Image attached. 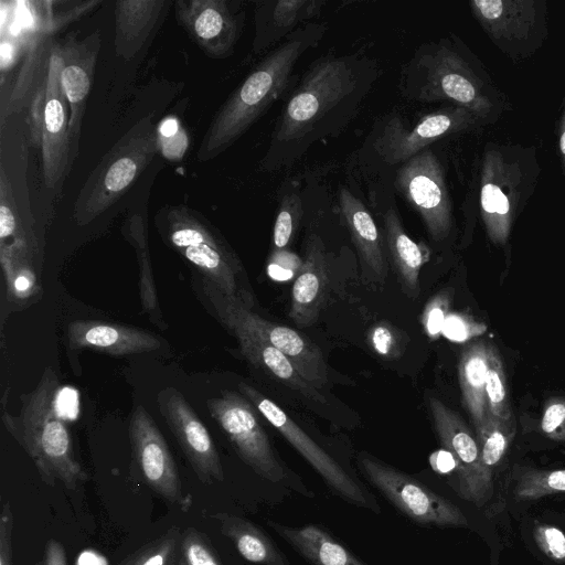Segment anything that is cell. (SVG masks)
I'll use <instances>...</instances> for the list:
<instances>
[{
  "mask_svg": "<svg viewBox=\"0 0 565 565\" xmlns=\"http://www.w3.org/2000/svg\"><path fill=\"white\" fill-rule=\"evenodd\" d=\"M513 436L514 420L502 422L490 414L486 425L477 433L482 468L491 484L492 470L504 456Z\"/></svg>",
  "mask_w": 565,
  "mask_h": 565,
  "instance_id": "836d02e7",
  "label": "cell"
},
{
  "mask_svg": "<svg viewBox=\"0 0 565 565\" xmlns=\"http://www.w3.org/2000/svg\"><path fill=\"white\" fill-rule=\"evenodd\" d=\"M326 31V23L301 25L258 63L210 122L198 149L200 162L224 152L279 98L300 56L316 46Z\"/></svg>",
  "mask_w": 565,
  "mask_h": 565,
  "instance_id": "7a4b0ae2",
  "label": "cell"
},
{
  "mask_svg": "<svg viewBox=\"0 0 565 565\" xmlns=\"http://www.w3.org/2000/svg\"><path fill=\"white\" fill-rule=\"evenodd\" d=\"M339 205L363 265L376 280L387 275V262L380 231L364 204L349 190L341 189Z\"/></svg>",
  "mask_w": 565,
  "mask_h": 565,
  "instance_id": "d4e9b609",
  "label": "cell"
},
{
  "mask_svg": "<svg viewBox=\"0 0 565 565\" xmlns=\"http://www.w3.org/2000/svg\"><path fill=\"white\" fill-rule=\"evenodd\" d=\"M46 82L35 93L31 99L29 108V128L30 136L34 147L41 149L42 136H43V124H44V110L46 103Z\"/></svg>",
  "mask_w": 565,
  "mask_h": 565,
  "instance_id": "f6af8a7d",
  "label": "cell"
},
{
  "mask_svg": "<svg viewBox=\"0 0 565 565\" xmlns=\"http://www.w3.org/2000/svg\"><path fill=\"white\" fill-rule=\"evenodd\" d=\"M0 243L4 244L29 245L15 206L12 186L3 168L0 171Z\"/></svg>",
  "mask_w": 565,
  "mask_h": 565,
  "instance_id": "74e56055",
  "label": "cell"
},
{
  "mask_svg": "<svg viewBox=\"0 0 565 565\" xmlns=\"http://www.w3.org/2000/svg\"><path fill=\"white\" fill-rule=\"evenodd\" d=\"M484 124L468 109L452 105L426 114L411 128L398 117H392L384 122L374 147L384 162L404 163L444 137L473 130Z\"/></svg>",
  "mask_w": 565,
  "mask_h": 565,
  "instance_id": "4fadbf2b",
  "label": "cell"
},
{
  "mask_svg": "<svg viewBox=\"0 0 565 565\" xmlns=\"http://www.w3.org/2000/svg\"><path fill=\"white\" fill-rule=\"evenodd\" d=\"M328 284L324 245L316 234L307 238L305 258L291 290L289 318L299 328L312 326L322 309Z\"/></svg>",
  "mask_w": 565,
  "mask_h": 565,
  "instance_id": "7402d4cb",
  "label": "cell"
},
{
  "mask_svg": "<svg viewBox=\"0 0 565 565\" xmlns=\"http://www.w3.org/2000/svg\"><path fill=\"white\" fill-rule=\"evenodd\" d=\"M161 148L159 130L150 117L137 121L104 154L83 183L73 217L86 225L116 203Z\"/></svg>",
  "mask_w": 565,
  "mask_h": 565,
  "instance_id": "8992f818",
  "label": "cell"
},
{
  "mask_svg": "<svg viewBox=\"0 0 565 565\" xmlns=\"http://www.w3.org/2000/svg\"><path fill=\"white\" fill-rule=\"evenodd\" d=\"M238 390L335 492L355 504L370 507L369 498L361 486L317 445L285 411L247 383L241 382Z\"/></svg>",
  "mask_w": 565,
  "mask_h": 565,
  "instance_id": "5bb4252c",
  "label": "cell"
},
{
  "mask_svg": "<svg viewBox=\"0 0 565 565\" xmlns=\"http://www.w3.org/2000/svg\"><path fill=\"white\" fill-rule=\"evenodd\" d=\"M67 341L75 350L127 355L159 350L160 339L145 329L98 320H75L67 327Z\"/></svg>",
  "mask_w": 565,
  "mask_h": 565,
  "instance_id": "44dd1931",
  "label": "cell"
},
{
  "mask_svg": "<svg viewBox=\"0 0 565 565\" xmlns=\"http://www.w3.org/2000/svg\"><path fill=\"white\" fill-rule=\"evenodd\" d=\"M384 232L388 256L403 291L412 298L419 294V273L428 259L425 247L405 232L396 209L390 206L384 215Z\"/></svg>",
  "mask_w": 565,
  "mask_h": 565,
  "instance_id": "484cf974",
  "label": "cell"
},
{
  "mask_svg": "<svg viewBox=\"0 0 565 565\" xmlns=\"http://www.w3.org/2000/svg\"><path fill=\"white\" fill-rule=\"evenodd\" d=\"M565 492V469L531 470L519 477L514 495L519 501Z\"/></svg>",
  "mask_w": 565,
  "mask_h": 565,
  "instance_id": "8d00e7d4",
  "label": "cell"
},
{
  "mask_svg": "<svg viewBox=\"0 0 565 565\" xmlns=\"http://www.w3.org/2000/svg\"><path fill=\"white\" fill-rule=\"evenodd\" d=\"M170 4L166 0H118L115 3V52L128 61L156 29Z\"/></svg>",
  "mask_w": 565,
  "mask_h": 565,
  "instance_id": "cb8c5ba5",
  "label": "cell"
},
{
  "mask_svg": "<svg viewBox=\"0 0 565 565\" xmlns=\"http://www.w3.org/2000/svg\"><path fill=\"white\" fill-rule=\"evenodd\" d=\"M60 383L46 369L36 387L21 396V413L14 417L3 408L7 429L33 460L43 482L57 481L74 490L87 476L75 458L70 429L60 415Z\"/></svg>",
  "mask_w": 565,
  "mask_h": 565,
  "instance_id": "3957f363",
  "label": "cell"
},
{
  "mask_svg": "<svg viewBox=\"0 0 565 565\" xmlns=\"http://www.w3.org/2000/svg\"><path fill=\"white\" fill-rule=\"evenodd\" d=\"M100 44L99 31H94L83 39L68 35L58 43L61 85L68 106L72 159L78 152L84 110L92 88Z\"/></svg>",
  "mask_w": 565,
  "mask_h": 565,
  "instance_id": "ffe728a7",
  "label": "cell"
},
{
  "mask_svg": "<svg viewBox=\"0 0 565 565\" xmlns=\"http://www.w3.org/2000/svg\"><path fill=\"white\" fill-rule=\"evenodd\" d=\"M534 539L541 551L556 562H565V534L555 526L539 524Z\"/></svg>",
  "mask_w": 565,
  "mask_h": 565,
  "instance_id": "b9f144b4",
  "label": "cell"
},
{
  "mask_svg": "<svg viewBox=\"0 0 565 565\" xmlns=\"http://www.w3.org/2000/svg\"><path fill=\"white\" fill-rule=\"evenodd\" d=\"M128 431L145 482L166 501L185 509L189 501L183 494L177 465L163 435L143 406L134 409Z\"/></svg>",
  "mask_w": 565,
  "mask_h": 565,
  "instance_id": "9a60e30c",
  "label": "cell"
},
{
  "mask_svg": "<svg viewBox=\"0 0 565 565\" xmlns=\"http://www.w3.org/2000/svg\"><path fill=\"white\" fill-rule=\"evenodd\" d=\"M122 232L137 253L139 263V290L142 309L157 327L167 329L153 280L148 231L145 217L140 213L131 214L127 218Z\"/></svg>",
  "mask_w": 565,
  "mask_h": 565,
  "instance_id": "d6a6232c",
  "label": "cell"
},
{
  "mask_svg": "<svg viewBox=\"0 0 565 565\" xmlns=\"http://www.w3.org/2000/svg\"><path fill=\"white\" fill-rule=\"evenodd\" d=\"M41 152L44 184L54 189L63 182L73 160L68 106L61 85V57L56 42L50 57Z\"/></svg>",
  "mask_w": 565,
  "mask_h": 565,
  "instance_id": "d6986e66",
  "label": "cell"
},
{
  "mask_svg": "<svg viewBox=\"0 0 565 565\" xmlns=\"http://www.w3.org/2000/svg\"><path fill=\"white\" fill-rule=\"evenodd\" d=\"M166 244L191 264L223 294L242 298L243 267L218 230L199 211L184 204L167 205L154 216Z\"/></svg>",
  "mask_w": 565,
  "mask_h": 565,
  "instance_id": "5b68a950",
  "label": "cell"
},
{
  "mask_svg": "<svg viewBox=\"0 0 565 565\" xmlns=\"http://www.w3.org/2000/svg\"><path fill=\"white\" fill-rule=\"evenodd\" d=\"M404 90L419 102H448L480 117L497 120L509 106L481 61L456 35L419 49L404 72Z\"/></svg>",
  "mask_w": 565,
  "mask_h": 565,
  "instance_id": "6da1fadb",
  "label": "cell"
},
{
  "mask_svg": "<svg viewBox=\"0 0 565 565\" xmlns=\"http://www.w3.org/2000/svg\"><path fill=\"white\" fill-rule=\"evenodd\" d=\"M174 13L199 49L210 58L232 55L242 30V18L226 0H177Z\"/></svg>",
  "mask_w": 565,
  "mask_h": 565,
  "instance_id": "ac0fdd59",
  "label": "cell"
},
{
  "mask_svg": "<svg viewBox=\"0 0 565 565\" xmlns=\"http://www.w3.org/2000/svg\"><path fill=\"white\" fill-rule=\"evenodd\" d=\"M469 7L492 44L513 62L532 56L548 38L546 0H472Z\"/></svg>",
  "mask_w": 565,
  "mask_h": 565,
  "instance_id": "9c48e42d",
  "label": "cell"
},
{
  "mask_svg": "<svg viewBox=\"0 0 565 565\" xmlns=\"http://www.w3.org/2000/svg\"><path fill=\"white\" fill-rule=\"evenodd\" d=\"M449 305L450 296L447 291L439 292L427 302L422 315V323L429 338L435 339L441 333Z\"/></svg>",
  "mask_w": 565,
  "mask_h": 565,
  "instance_id": "60d3db41",
  "label": "cell"
},
{
  "mask_svg": "<svg viewBox=\"0 0 565 565\" xmlns=\"http://www.w3.org/2000/svg\"><path fill=\"white\" fill-rule=\"evenodd\" d=\"M302 216V203L297 193L282 196L273 228L271 253L287 250Z\"/></svg>",
  "mask_w": 565,
  "mask_h": 565,
  "instance_id": "f35d334b",
  "label": "cell"
},
{
  "mask_svg": "<svg viewBox=\"0 0 565 565\" xmlns=\"http://www.w3.org/2000/svg\"><path fill=\"white\" fill-rule=\"evenodd\" d=\"M489 345L483 341L469 344L458 364L459 384L463 404L473 422L476 433L486 425L489 411L486 394Z\"/></svg>",
  "mask_w": 565,
  "mask_h": 565,
  "instance_id": "f1b7e54d",
  "label": "cell"
},
{
  "mask_svg": "<svg viewBox=\"0 0 565 565\" xmlns=\"http://www.w3.org/2000/svg\"><path fill=\"white\" fill-rule=\"evenodd\" d=\"M234 335L237 339L242 354L250 364L303 397L318 403L326 402L320 391L309 384L280 351L260 338L239 332L234 333Z\"/></svg>",
  "mask_w": 565,
  "mask_h": 565,
  "instance_id": "4316f807",
  "label": "cell"
},
{
  "mask_svg": "<svg viewBox=\"0 0 565 565\" xmlns=\"http://www.w3.org/2000/svg\"><path fill=\"white\" fill-rule=\"evenodd\" d=\"M0 264L10 305L28 306L40 297L41 286L29 245L0 243Z\"/></svg>",
  "mask_w": 565,
  "mask_h": 565,
  "instance_id": "4dcf8cb0",
  "label": "cell"
},
{
  "mask_svg": "<svg viewBox=\"0 0 565 565\" xmlns=\"http://www.w3.org/2000/svg\"><path fill=\"white\" fill-rule=\"evenodd\" d=\"M181 537L179 527H172L137 550L119 565H179Z\"/></svg>",
  "mask_w": 565,
  "mask_h": 565,
  "instance_id": "e575fe53",
  "label": "cell"
},
{
  "mask_svg": "<svg viewBox=\"0 0 565 565\" xmlns=\"http://www.w3.org/2000/svg\"><path fill=\"white\" fill-rule=\"evenodd\" d=\"M486 329L483 323L467 316L448 313L441 333L451 341L462 342L483 333Z\"/></svg>",
  "mask_w": 565,
  "mask_h": 565,
  "instance_id": "7bdbcfd3",
  "label": "cell"
},
{
  "mask_svg": "<svg viewBox=\"0 0 565 565\" xmlns=\"http://www.w3.org/2000/svg\"><path fill=\"white\" fill-rule=\"evenodd\" d=\"M298 553L315 565H365L316 525L290 527L268 522Z\"/></svg>",
  "mask_w": 565,
  "mask_h": 565,
  "instance_id": "f546056e",
  "label": "cell"
},
{
  "mask_svg": "<svg viewBox=\"0 0 565 565\" xmlns=\"http://www.w3.org/2000/svg\"><path fill=\"white\" fill-rule=\"evenodd\" d=\"M53 43V35L50 33L32 34L24 61L9 95L6 116L28 107L35 93L46 82Z\"/></svg>",
  "mask_w": 565,
  "mask_h": 565,
  "instance_id": "83f0119b",
  "label": "cell"
},
{
  "mask_svg": "<svg viewBox=\"0 0 565 565\" xmlns=\"http://www.w3.org/2000/svg\"><path fill=\"white\" fill-rule=\"evenodd\" d=\"M181 556L186 565H221L207 539L193 527L182 533Z\"/></svg>",
  "mask_w": 565,
  "mask_h": 565,
  "instance_id": "ab89813d",
  "label": "cell"
},
{
  "mask_svg": "<svg viewBox=\"0 0 565 565\" xmlns=\"http://www.w3.org/2000/svg\"><path fill=\"white\" fill-rule=\"evenodd\" d=\"M158 406L199 480L207 484L223 481L224 471L212 436L182 393L173 387L162 390Z\"/></svg>",
  "mask_w": 565,
  "mask_h": 565,
  "instance_id": "2e32d148",
  "label": "cell"
},
{
  "mask_svg": "<svg viewBox=\"0 0 565 565\" xmlns=\"http://www.w3.org/2000/svg\"><path fill=\"white\" fill-rule=\"evenodd\" d=\"M12 531L13 514L11 504L4 502L0 518V565H13Z\"/></svg>",
  "mask_w": 565,
  "mask_h": 565,
  "instance_id": "bcb514c9",
  "label": "cell"
},
{
  "mask_svg": "<svg viewBox=\"0 0 565 565\" xmlns=\"http://www.w3.org/2000/svg\"><path fill=\"white\" fill-rule=\"evenodd\" d=\"M362 471L395 507L412 520L441 526H466L461 510L413 477L369 456L359 457Z\"/></svg>",
  "mask_w": 565,
  "mask_h": 565,
  "instance_id": "8fae6325",
  "label": "cell"
},
{
  "mask_svg": "<svg viewBox=\"0 0 565 565\" xmlns=\"http://www.w3.org/2000/svg\"><path fill=\"white\" fill-rule=\"evenodd\" d=\"M486 394L489 414L502 422L513 420L509 404L502 359L495 347L489 345Z\"/></svg>",
  "mask_w": 565,
  "mask_h": 565,
  "instance_id": "d590c367",
  "label": "cell"
},
{
  "mask_svg": "<svg viewBox=\"0 0 565 565\" xmlns=\"http://www.w3.org/2000/svg\"><path fill=\"white\" fill-rule=\"evenodd\" d=\"M179 565H186L185 562L183 561L182 556L180 558Z\"/></svg>",
  "mask_w": 565,
  "mask_h": 565,
  "instance_id": "681fc988",
  "label": "cell"
},
{
  "mask_svg": "<svg viewBox=\"0 0 565 565\" xmlns=\"http://www.w3.org/2000/svg\"><path fill=\"white\" fill-rule=\"evenodd\" d=\"M34 565H67L66 553L63 545L51 539L47 541L43 557Z\"/></svg>",
  "mask_w": 565,
  "mask_h": 565,
  "instance_id": "7dc6e473",
  "label": "cell"
},
{
  "mask_svg": "<svg viewBox=\"0 0 565 565\" xmlns=\"http://www.w3.org/2000/svg\"><path fill=\"white\" fill-rule=\"evenodd\" d=\"M371 348L381 356L395 358L399 354L397 331L388 323L374 324L367 335Z\"/></svg>",
  "mask_w": 565,
  "mask_h": 565,
  "instance_id": "ee69618b",
  "label": "cell"
},
{
  "mask_svg": "<svg viewBox=\"0 0 565 565\" xmlns=\"http://www.w3.org/2000/svg\"><path fill=\"white\" fill-rule=\"evenodd\" d=\"M321 0H275L258 2L255 9L253 50L263 52L289 36L301 23L320 14Z\"/></svg>",
  "mask_w": 565,
  "mask_h": 565,
  "instance_id": "603a6c76",
  "label": "cell"
},
{
  "mask_svg": "<svg viewBox=\"0 0 565 565\" xmlns=\"http://www.w3.org/2000/svg\"><path fill=\"white\" fill-rule=\"evenodd\" d=\"M395 188L418 213L434 241L445 239L452 226V205L444 168L435 153L426 149L396 172Z\"/></svg>",
  "mask_w": 565,
  "mask_h": 565,
  "instance_id": "7c38bea8",
  "label": "cell"
},
{
  "mask_svg": "<svg viewBox=\"0 0 565 565\" xmlns=\"http://www.w3.org/2000/svg\"><path fill=\"white\" fill-rule=\"evenodd\" d=\"M428 405L439 440L457 462L460 495L481 505L490 498L492 484L484 475L478 441L462 418L440 399L429 397Z\"/></svg>",
  "mask_w": 565,
  "mask_h": 565,
  "instance_id": "e0dca14e",
  "label": "cell"
},
{
  "mask_svg": "<svg viewBox=\"0 0 565 565\" xmlns=\"http://www.w3.org/2000/svg\"><path fill=\"white\" fill-rule=\"evenodd\" d=\"M212 518L218 522L221 532L233 542L246 561L257 565H289L274 542L252 522L222 512L213 514Z\"/></svg>",
  "mask_w": 565,
  "mask_h": 565,
  "instance_id": "1f68e13d",
  "label": "cell"
},
{
  "mask_svg": "<svg viewBox=\"0 0 565 565\" xmlns=\"http://www.w3.org/2000/svg\"><path fill=\"white\" fill-rule=\"evenodd\" d=\"M556 137H557V151H558L563 173L565 175V95L562 100L561 111H559V116L557 119Z\"/></svg>",
  "mask_w": 565,
  "mask_h": 565,
  "instance_id": "c3c4849f",
  "label": "cell"
},
{
  "mask_svg": "<svg viewBox=\"0 0 565 565\" xmlns=\"http://www.w3.org/2000/svg\"><path fill=\"white\" fill-rule=\"evenodd\" d=\"M354 62L327 56L317 61L295 89L275 127L271 145L302 141L331 111L349 100L358 89Z\"/></svg>",
  "mask_w": 565,
  "mask_h": 565,
  "instance_id": "52a82bcc",
  "label": "cell"
},
{
  "mask_svg": "<svg viewBox=\"0 0 565 565\" xmlns=\"http://www.w3.org/2000/svg\"><path fill=\"white\" fill-rule=\"evenodd\" d=\"M540 175L534 148L489 143L483 151L479 205L489 238L505 244L516 216L533 194Z\"/></svg>",
  "mask_w": 565,
  "mask_h": 565,
  "instance_id": "277c9868",
  "label": "cell"
},
{
  "mask_svg": "<svg viewBox=\"0 0 565 565\" xmlns=\"http://www.w3.org/2000/svg\"><path fill=\"white\" fill-rule=\"evenodd\" d=\"M206 406L247 466L268 481L287 479L286 470L258 422L256 408L244 395L223 391L220 397L207 398Z\"/></svg>",
  "mask_w": 565,
  "mask_h": 565,
  "instance_id": "30bf717a",
  "label": "cell"
},
{
  "mask_svg": "<svg viewBox=\"0 0 565 565\" xmlns=\"http://www.w3.org/2000/svg\"><path fill=\"white\" fill-rule=\"evenodd\" d=\"M204 303L233 334L245 333L260 338L280 351L299 374L320 390L328 383L327 364L319 347L295 329L270 322L253 312L246 302L223 294L214 284L200 276Z\"/></svg>",
  "mask_w": 565,
  "mask_h": 565,
  "instance_id": "ba28073f",
  "label": "cell"
}]
</instances>
